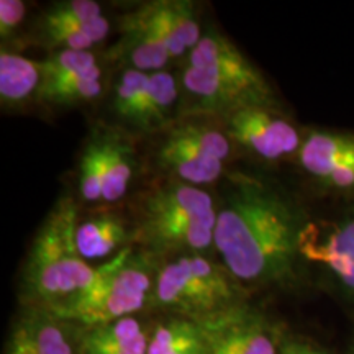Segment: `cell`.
Listing matches in <instances>:
<instances>
[{
	"instance_id": "6da1fadb",
	"label": "cell",
	"mask_w": 354,
	"mask_h": 354,
	"mask_svg": "<svg viewBox=\"0 0 354 354\" xmlns=\"http://www.w3.org/2000/svg\"><path fill=\"white\" fill-rule=\"evenodd\" d=\"M308 221L281 185L258 174L233 172L218 201L215 253L254 295L287 289L299 279L300 245Z\"/></svg>"
},
{
	"instance_id": "7a4b0ae2",
	"label": "cell",
	"mask_w": 354,
	"mask_h": 354,
	"mask_svg": "<svg viewBox=\"0 0 354 354\" xmlns=\"http://www.w3.org/2000/svg\"><path fill=\"white\" fill-rule=\"evenodd\" d=\"M180 117L202 115L221 120L250 105L277 104L264 74L228 37L210 26L185 57L180 76Z\"/></svg>"
},
{
	"instance_id": "3957f363",
	"label": "cell",
	"mask_w": 354,
	"mask_h": 354,
	"mask_svg": "<svg viewBox=\"0 0 354 354\" xmlns=\"http://www.w3.org/2000/svg\"><path fill=\"white\" fill-rule=\"evenodd\" d=\"M77 203L61 196L35 233L19 279L20 308L53 310L86 290L100 266H92L77 250Z\"/></svg>"
},
{
	"instance_id": "277c9868",
	"label": "cell",
	"mask_w": 354,
	"mask_h": 354,
	"mask_svg": "<svg viewBox=\"0 0 354 354\" xmlns=\"http://www.w3.org/2000/svg\"><path fill=\"white\" fill-rule=\"evenodd\" d=\"M218 202L203 187L162 179L141 196L133 214L135 246L159 261L215 251Z\"/></svg>"
},
{
	"instance_id": "5b68a950",
	"label": "cell",
	"mask_w": 354,
	"mask_h": 354,
	"mask_svg": "<svg viewBox=\"0 0 354 354\" xmlns=\"http://www.w3.org/2000/svg\"><path fill=\"white\" fill-rule=\"evenodd\" d=\"M254 304V294L225 268L205 254L162 261L149 315H176L214 323Z\"/></svg>"
},
{
	"instance_id": "8992f818",
	"label": "cell",
	"mask_w": 354,
	"mask_h": 354,
	"mask_svg": "<svg viewBox=\"0 0 354 354\" xmlns=\"http://www.w3.org/2000/svg\"><path fill=\"white\" fill-rule=\"evenodd\" d=\"M161 263L140 248H127L113 259L100 264L95 281L86 290L46 312L82 328L146 315L151 310Z\"/></svg>"
},
{
	"instance_id": "52a82bcc",
	"label": "cell",
	"mask_w": 354,
	"mask_h": 354,
	"mask_svg": "<svg viewBox=\"0 0 354 354\" xmlns=\"http://www.w3.org/2000/svg\"><path fill=\"white\" fill-rule=\"evenodd\" d=\"M156 136L153 165L165 179L203 189L223 177L234 149L220 120L202 115L179 117Z\"/></svg>"
},
{
	"instance_id": "ba28073f",
	"label": "cell",
	"mask_w": 354,
	"mask_h": 354,
	"mask_svg": "<svg viewBox=\"0 0 354 354\" xmlns=\"http://www.w3.org/2000/svg\"><path fill=\"white\" fill-rule=\"evenodd\" d=\"M233 146L266 162L297 158L304 133L277 104L250 105L220 120Z\"/></svg>"
},
{
	"instance_id": "9c48e42d",
	"label": "cell",
	"mask_w": 354,
	"mask_h": 354,
	"mask_svg": "<svg viewBox=\"0 0 354 354\" xmlns=\"http://www.w3.org/2000/svg\"><path fill=\"white\" fill-rule=\"evenodd\" d=\"M300 251L304 261L320 266L343 302L354 310V201L333 220H310Z\"/></svg>"
},
{
	"instance_id": "30bf717a",
	"label": "cell",
	"mask_w": 354,
	"mask_h": 354,
	"mask_svg": "<svg viewBox=\"0 0 354 354\" xmlns=\"http://www.w3.org/2000/svg\"><path fill=\"white\" fill-rule=\"evenodd\" d=\"M297 162L318 187L354 201V133L322 128L304 133Z\"/></svg>"
},
{
	"instance_id": "8fae6325",
	"label": "cell",
	"mask_w": 354,
	"mask_h": 354,
	"mask_svg": "<svg viewBox=\"0 0 354 354\" xmlns=\"http://www.w3.org/2000/svg\"><path fill=\"white\" fill-rule=\"evenodd\" d=\"M212 325L209 354H279L287 333L281 322L256 304Z\"/></svg>"
},
{
	"instance_id": "7c38bea8",
	"label": "cell",
	"mask_w": 354,
	"mask_h": 354,
	"mask_svg": "<svg viewBox=\"0 0 354 354\" xmlns=\"http://www.w3.org/2000/svg\"><path fill=\"white\" fill-rule=\"evenodd\" d=\"M120 37L109 53L122 69H136L141 73L165 71L172 57L151 19L148 3H143L120 19Z\"/></svg>"
},
{
	"instance_id": "4fadbf2b",
	"label": "cell",
	"mask_w": 354,
	"mask_h": 354,
	"mask_svg": "<svg viewBox=\"0 0 354 354\" xmlns=\"http://www.w3.org/2000/svg\"><path fill=\"white\" fill-rule=\"evenodd\" d=\"M76 243L79 253L87 263L113 259L127 248L135 246L131 216L115 209L99 210L86 220H79Z\"/></svg>"
},
{
	"instance_id": "5bb4252c",
	"label": "cell",
	"mask_w": 354,
	"mask_h": 354,
	"mask_svg": "<svg viewBox=\"0 0 354 354\" xmlns=\"http://www.w3.org/2000/svg\"><path fill=\"white\" fill-rule=\"evenodd\" d=\"M151 326L146 313L82 328L81 354H146Z\"/></svg>"
},
{
	"instance_id": "9a60e30c",
	"label": "cell",
	"mask_w": 354,
	"mask_h": 354,
	"mask_svg": "<svg viewBox=\"0 0 354 354\" xmlns=\"http://www.w3.org/2000/svg\"><path fill=\"white\" fill-rule=\"evenodd\" d=\"M146 3L172 59L187 57L203 35L194 3L185 0H156Z\"/></svg>"
},
{
	"instance_id": "2e32d148",
	"label": "cell",
	"mask_w": 354,
	"mask_h": 354,
	"mask_svg": "<svg viewBox=\"0 0 354 354\" xmlns=\"http://www.w3.org/2000/svg\"><path fill=\"white\" fill-rule=\"evenodd\" d=\"M104 140V205H115L128 194L135 177V136L115 125H100Z\"/></svg>"
},
{
	"instance_id": "e0dca14e",
	"label": "cell",
	"mask_w": 354,
	"mask_h": 354,
	"mask_svg": "<svg viewBox=\"0 0 354 354\" xmlns=\"http://www.w3.org/2000/svg\"><path fill=\"white\" fill-rule=\"evenodd\" d=\"M214 325L176 315H153L146 354H209Z\"/></svg>"
},
{
	"instance_id": "ac0fdd59",
	"label": "cell",
	"mask_w": 354,
	"mask_h": 354,
	"mask_svg": "<svg viewBox=\"0 0 354 354\" xmlns=\"http://www.w3.org/2000/svg\"><path fill=\"white\" fill-rule=\"evenodd\" d=\"M104 91V69L99 64L53 81H41L37 102L51 109H74L99 100Z\"/></svg>"
},
{
	"instance_id": "d6986e66",
	"label": "cell",
	"mask_w": 354,
	"mask_h": 354,
	"mask_svg": "<svg viewBox=\"0 0 354 354\" xmlns=\"http://www.w3.org/2000/svg\"><path fill=\"white\" fill-rule=\"evenodd\" d=\"M41 71L38 61L12 53L2 48L0 51V104L2 110L24 107L30 100H37Z\"/></svg>"
},
{
	"instance_id": "ffe728a7",
	"label": "cell",
	"mask_w": 354,
	"mask_h": 354,
	"mask_svg": "<svg viewBox=\"0 0 354 354\" xmlns=\"http://www.w3.org/2000/svg\"><path fill=\"white\" fill-rule=\"evenodd\" d=\"M149 76L136 69H122L110 97V112L115 123L131 136L138 138L143 122L145 102L148 95Z\"/></svg>"
},
{
	"instance_id": "44dd1931",
	"label": "cell",
	"mask_w": 354,
	"mask_h": 354,
	"mask_svg": "<svg viewBox=\"0 0 354 354\" xmlns=\"http://www.w3.org/2000/svg\"><path fill=\"white\" fill-rule=\"evenodd\" d=\"M38 43L48 51H91L97 44L104 43L110 35V21L107 17L91 24L59 26V28L33 30Z\"/></svg>"
},
{
	"instance_id": "7402d4cb",
	"label": "cell",
	"mask_w": 354,
	"mask_h": 354,
	"mask_svg": "<svg viewBox=\"0 0 354 354\" xmlns=\"http://www.w3.org/2000/svg\"><path fill=\"white\" fill-rule=\"evenodd\" d=\"M77 190L84 203H104V140L100 125L88 133L84 141L79 159Z\"/></svg>"
},
{
	"instance_id": "603a6c76",
	"label": "cell",
	"mask_w": 354,
	"mask_h": 354,
	"mask_svg": "<svg viewBox=\"0 0 354 354\" xmlns=\"http://www.w3.org/2000/svg\"><path fill=\"white\" fill-rule=\"evenodd\" d=\"M104 17L100 3L92 0H61L48 6V8L39 13L35 20V30L84 25Z\"/></svg>"
},
{
	"instance_id": "cb8c5ba5",
	"label": "cell",
	"mask_w": 354,
	"mask_h": 354,
	"mask_svg": "<svg viewBox=\"0 0 354 354\" xmlns=\"http://www.w3.org/2000/svg\"><path fill=\"white\" fill-rule=\"evenodd\" d=\"M99 64V56L95 53L73 50L48 53L41 61H38L39 71H41V81H53V79L79 73V71L95 68Z\"/></svg>"
},
{
	"instance_id": "d4e9b609",
	"label": "cell",
	"mask_w": 354,
	"mask_h": 354,
	"mask_svg": "<svg viewBox=\"0 0 354 354\" xmlns=\"http://www.w3.org/2000/svg\"><path fill=\"white\" fill-rule=\"evenodd\" d=\"M26 15V6L21 0H2L0 2V38L2 44L10 41L13 35L19 32Z\"/></svg>"
},
{
	"instance_id": "484cf974",
	"label": "cell",
	"mask_w": 354,
	"mask_h": 354,
	"mask_svg": "<svg viewBox=\"0 0 354 354\" xmlns=\"http://www.w3.org/2000/svg\"><path fill=\"white\" fill-rule=\"evenodd\" d=\"M279 354H331L323 349L318 344L308 342V339L300 338V336L286 333L284 339H282L281 348H279Z\"/></svg>"
},
{
	"instance_id": "4316f807",
	"label": "cell",
	"mask_w": 354,
	"mask_h": 354,
	"mask_svg": "<svg viewBox=\"0 0 354 354\" xmlns=\"http://www.w3.org/2000/svg\"><path fill=\"white\" fill-rule=\"evenodd\" d=\"M349 354H354V342L351 344V349H349Z\"/></svg>"
}]
</instances>
